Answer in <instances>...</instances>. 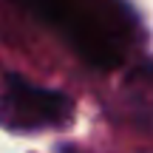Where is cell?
Wrapping results in <instances>:
<instances>
[{"mask_svg": "<svg viewBox=\"0 0 153 153\" xmlns=\"http://www.w3.org/2000/svg\"><path fill=\"white\" fill-rule=\"evenodd\" d=\"M71 108L65 94L11 76L0 102V122L9 131H43L62 125L71 116Z\"/></svg>", "mask_w": 153, "mask_h": 153, "instance_id": "6da1fadb", "label": "cell"}]
</instances>
